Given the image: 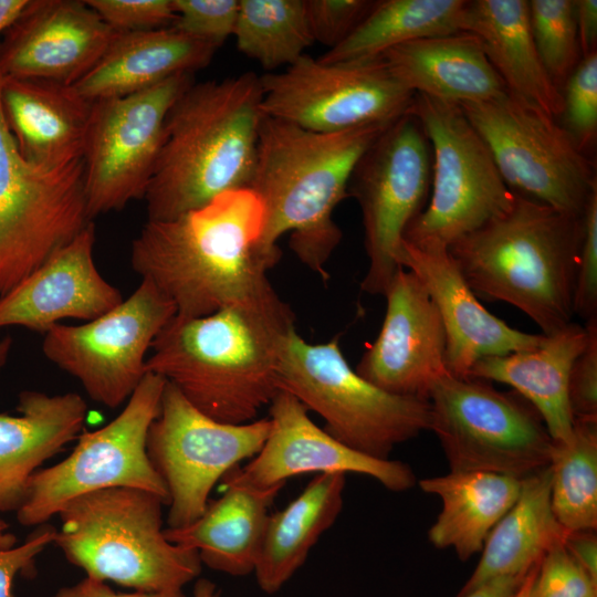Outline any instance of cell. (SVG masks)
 I'll use <instances>...</instances> for the list:
<instances>
[{
	"instance_id": "277c9868",
	"label": "cell",
	"mask_w": 597,
	"mask_h": 597,
	"mask_svg": "<svg viewBox=\"0 0 597 597\" xmlns=\"http://www.w3.org/2000/svg\"><path fill=\"white\" fill-rule=\"evenodd\" d=\"M260 76L191 83L175 101L146 189L150 221L176 219L218 196L249 189L263 119Z\"/></svg>"
},
{
	"instance_id": "836d02e7",
	"label": "cell",
	"mask_w": 597,
	"mask_h": 597,
	"mask_svg": "<svg viewBox=\"0 0 597 597\" xmlns=\"http://www.w3.org/2000/svg\"><path fill=\"white\" fill-rule=\"evenodd\" d=\"M551 504L566 532L597 528V418H575L572 436L551 450Z\"/></svg>"
},
{
	"instance_id": "f546056e",
	"label": "cell",
	"mask_w": 597,
	"mask_h": 597,
	"mask_svg": "<svg viewBox=\"0 0 597 597\" xmlns=\"http://www.w3.org/2000/svg\"><path fill=\"white\" fill-rule=\"evenodd\" d=\"M566 534L553 513L547 465L521 479L517 500L489 534L475 569L457 597L498 578L525 576Z\"/></svg>"
},
{
	"instance_id": "e575fe53",
	"label": "cell",
	"mask_w": 597,
	"mask_h": 597,
	"mask_svg": "<svg viewBox=\"0 0 597 597\" xmlns=\"http://www.w3.org/2000/svg\"><path fill=\"white\" fill-rule=\"evenodd\" d=\"M233 36L238 51L265 70L292 65L314 42L304 0H239Z\"/></svg>"
},
{
	"instance_id": "cb8c5ba5",
	"label": "cell",
	"mask_w": 597,
	"mask_h": 597,
	"mask_svg": "<svg viewBox=\"0 0 597 597\" xmlns=\"http://www.w3.org/2000/svg\"><path fill=\"white\" fill-rule=\"evenodd\" d=\"M94 102L72 85L2 77V112L24 158L57 168L83 158Z\"/></svg>"
},
{
	"instance_id": "ac0fdd59",
	"label": "cell",
	"mask_w": 597,
	"mask_h": 597,
	"mask_svg": "<svg viewBox=\"0 0 597 597\" xmlns=\"http://www.w3.org/2000/svg\"><path fill=\"white\" fill-rule=\"evenodd\" d=\"M383 296L381 328L355 370L388 392L428 399L434 383L449 373L438 310L417 276L405 268L396 272Z\"/></svg>"
},
{
	"instance_id": "60d3db41",
	"label": "cell",
	"mask_w": 597,
	"mask_h": 597,
	"mask_svg": "<svg viewBox=\"0 0 597 597\" xmlns=\"http://www.w3.org/2000/svg\"><path fill=\"white\" fill-rule=\"evenodd\" d=\"M310 32L314 42L329 48L341 44L360 23L375 1L304 0Z\"/></svg>"
},
{
	"instance_id": "c3c4849f",
	"label": "cell",
	"mask_w": 597,
	"mask_h": 597,
	"mask_svg": "<svg viewBox=\"0 0 597 597\" xmlns=\"http://www.w3.org/2000/svg\"><path fill=\"white\" fill-rule=\"evenodd\" d=\"M525 576L502 577L491 580L463 597H512Z\"/></svg>"
},
{
	"instance_id": "d4e9b609",
	"label": "cell",
	"mask_w": 597,
	"mask_h": 597,
	"mask_svg": "<svg viewBox=\"0 0 597 597\" xmlns=\"http://www.w3.org/2000/svg\"><path fill=\"white\" fill-rule=\"evenodd\" d=\"M17 411L0 413V512H17L39 467L78 437L87 406L76 392L23 390Z\"/></svg>"
},
{
	"instance_id": "681fc988",
	"label": "cell",
	"mask_w": 597,
	"mask_h": 597,
	"mask_svg": "<svg viewBox=\"0 0 597 597\" xmlns=\"http://www.w3.org/2000/svg\"><path fill=\"white\" fill-rule=\"evenodd\" d=\"M29 3V0H0V32L11 27Z\"/></svg>"
},
{
	"instance_id": "816d5d0a",
	"label": "cell",
	"mask_w": 597,
	"mask_h": 597,
	"mask_svg": "<svg viewBox=\"0 0 597 597\" xmlns=\"http://www.w3.org/2000/svg\"><path fill=\"white\" fill-rule=\"evenodd\" d=\"M538 565V564H537ZM537 565L534 566L527 575L524 577L522 584L512 597H530V589L537 569Z\"/></svg>"
},
{
	"instance_id": "30bf717a",
	"label": "cell",
	"mask_w": 597,
	"mask_h": 597,
	"mask_svg": "<svg viewBox=\"0 0 597 597\" xmlns=\"http://www.w3.org/2000/svg\"><path fill=\"white\" fill-rule=\"evenodd\" d=\"M0 296L74 239L91 220L83 158L48 168L22 156L1 106Z\"/></svg>"
},
{
	"instance_id": "7a4b0ae2",
	"label": "cell",
	"mask_w": 597,
	"mask_h": 597,
	"mask_svg": "<svg viewBox=\"0 0 597 597\" xmlns=\"http://www.w3.org/2000/svg\"><path fill=\"white\" fill-rule=\"evenodd\" d=\"M263 222L253 191H228L176 219L147 220L130 264L175 304L176 315L207 316L273 287L274 264L260 250Z\"/></svg>"
},
{
	"instance_id": "4dcf8cb0",
	"label": "cell",
	"mask_w": 597,
	"mask_h": 597,
	"mask_svg": "<svg viewBox=\"0 0 597 597\" xmlns=\"http://www.w3.org/2000/svg\"><path fill=\"white\" fill-rule=\"evenodd\" d=\"M420 489L441 500V511L428 532L437 548H453L462 561L481 552L485 540L513 506L521 479L482 471L453 472L422 479Z\"/></svg>"
},
{
	"instance_id": "5b68a950",
	"label": "cell",
	"mask_w": 597,
	"mask_h": 597,
	"mask_svg": "<svg viewBox=\"0 0 597 597\" xmlns=\"http://www.w3.org/2000/svg\"><path fill=\"white\" fill-rule=\"evenodd\" d=\"M582 217L514 193L511 208L448 248L476 296L511 304L543 335L574 316Z\"/></svg>"
},
{
	"instance_id": "83f0119b",
	"label": "cell",
	"mask_w": 597,
	"mask_h": 597,
	"mask_svg": "<svg viewBox=\"0 0 597 597\" xmlns=\"http://www.w3.org/2000/svg\"><path fill=\"white\" fill-rule=\"evenodd\" d=\"M589 335V323L583 326L572 322L545 335L544 342L533 349L478 360L468 377L513 387L535 408L551 438L565 441L574 427L568 401L569 374Z\"/></svg>"
},
{
	"instance_id": "9a60e30c",
	"label": "cell",
	"mask_w": 597,
	"mask_h": 597,
	"mask_svg": "<svg viewBox=\"0 0 597 597\" xmlns=\"http://www.w3.org/2000/svg\"><path fill=\"white\" fill-rule=\"evenodd\" d=\"M260 82L265 116L316 133L391 123L410 112L415 98L381 56L328 63L304 54Z\"/></svg>"
},
{
	"instance_id": "8d00e7d4",
	"label": "cell",
	"mask_w": 597,
	"mask_h": 597,
	"mask_svg": "<svg viewBox=\"0 0 597 597\" xmlns=\"http://www.w3.org/2000/svg\"><path fill=\"white\" fill-rule=\"evenodd\" d=\"M562 127L587 155L597 136V52L582 57L562 88Z\"/></svg>"
},
{
	"instance_id": "52a82bcc",
	"label": "cell",
	"mask_w": 597,
	"mask_h": 597,
	"mask_svg": "<svg viewBox=\"0 0 597 597\" xmlns=\"http://www.w3.org/2000/svg\"><path fill=\"white\" fill-rule=\"evenodd\" d=\"M276 385L318 413L333 438L377 459H389L397 444L431 429L429 400L388 392L359 376L338 336L312 344L293 329L281 352Z\"/></svg>"
},
{
	"instance_id": "f5cc1de1",
	"label": "cell",
	"mask_w": 597,
	"mask_h": 597,
	"mask_svg": "<svg viewBox=\"0 0 597 597\" xmlns=\"http://www.w3.org/2000/svg\"><path fill=\"white\" fill-rule=\"evenodd\" d=\"M12 345L13 341L10 336L0 339V373L8 362Z\"/></svg>"
},
{
	"instance_id": "9c48e42d",
	"label": "cell",
	"mask_w": 597,
	"mask_h": 597,
	"mask_svg": "<svg viewBox=\"0 0 597 597\" xmlns=\"http://www.w3.org/2000/svg\"><path fill=\"white\" fill-rule=\"evenodd\" d=\"M428 400L450 471L523 479L549 464L553 439L535 408L490 381L443 375Z\"/></svg>"
},
{
	"instance_id": "ab89813d",
	"label": "cell",
	"mask_w": 597,
	"mask_h": 597,
	"mask_svg": "<svg viewBox=\"0 0 597 597\" xmlns=\"http://www.w3.org/2000/svg\"><path fill=\"white\" fill-rule=\"evenodd\" d=\"M574 315L585 323L597 320V188L582 214V238L575 271Z\"/></svg>"
},
{
	"instance_id": "4316f807",
	"label": "cell",
	"mask_w": 597,
	"mask_h": 597,
	"mask_svg": "<svg viewBox=\"0 0 597 597\" xmlns=\"http://www.w3.org/2000/svg\"><path fill=\"white\" fill-rule=\"evenodd\" d=\"M380 56L413 94L461 104L488 101L507 91L479 39L469 32L416 39Z\"/></svg>"
},
{
	"instance_id": "d590c367",
	"label": "cell",
	"mask_w": 597,
	"mask_h": 597,
	"mask_svg": "<svg viewBox=\"0 0 597 597\" xmlns=\"http://www.w3.org/2000/svg\"><path fill=\"white\" fill-rule=\"evenodd\" d=\"M528 15L541 61L554 84L562 88L579 61L574 0H531Z\"/></svg>"
},
{
	"instance_id": "8fae6325",
	"label": "cell",
	"mask_w": 597,
	"mask_h": 597,
	"mask_svg": "<svg viewBox=\"0 0 597 597\" xmlns=\"http://www.w3.org/2000/svg\"><path fill=\"white\" fill-rule=\"evenodd\" d=\"M459 106L514 193L582 217L597 188L595 165L555 118L507 91Z\"/></svg>"
},
{
	"instance_id": "7dc6e473",
	"label": "cell",
	"mask_w": 597,
	"mask_h": 597,
	"mask_svg": "<svg viewBox=\"0 0 597 597\" xmlns=\"http://www.w3.org/2000/svg\"><path fill=\"white\" fill-rule=\"evenodd\" d=\"M594 532H567L564 545L579 565L597 582V537Z\"/></svg>"
},
{
	"instance_id": "b9f144b4",
	"label": "cell",
	"mask_w": 597,
	"mask_h": 597,
	"mask_svg": "<svg viewBox=\"0 0 597 597\" xmlns=\"http://www.w3.org/2000/svg\"><path fill=\"white\" fill-rule=\"evenodd\" d=\"M117 32L167 28L176 19L171 0H86Z\"/></svg>"
},
{
	"instance_id": "4fadbf2b",
	"label": "cell",
	"mask_w": 597,
	"mask_h": 597,
	"mask_svg": "<svg viewBox=\"0 0 597 597\" xmlns=\"http://www.w3.org/2000/svg\"><path fill=\"white\" fill-rule=\"evenodd\" d=\"M432 153L419 119L409 112L390 123L357 161L348 196L358 202L368 258L362 291L384 295L396 272L406 229L425 209Z\"/></svg>"
},
{
	"instance_id": "ba28073f",
	"label": "cell",
	"mask_w": 597,
	"mask_h": 597,
	"mask_svg": "<svg viewBox=\"0 0 597 597\" xmlns=\"http://www.w3.org/2000/svg\"><path fill=\"white\" fill-rule=\"evenodd\" d=\"M410 112L431 146L430 198L404 240L449 248L507 211L514 192L459 104L415 94Z\"/></svg>"
},
{
	"instance_id": "8992f818",
	"label": "cell",
	"mask_w": 597,
	"mask_h": 597,
	"mask_svg": "<svg viewBox=\"0 0 597 597\" xmlns=\"http://www.w3.org/2000/svg\"><path fill=\"white\" fill-rule=\"evenodd\" d=\"M157 494L112 488L80 495L59 512L54 543L65 558L96 580L135 591L182 589L201 572L198 552L170 543Z\"/></svg>"
},
{
	"instance_id": "d6a6232c",
	"label": "cell",
	"mask_w": 597,
	"mask_h": 597,
	"mask_svg": "<svg viewBox=\"0 0 597 597\" xmlns=\"http://www.w3.org/2000/svg\"><path fill=\"white\" fill-rule=\"evenodd\" d=\"M467 0H380L323 62L366 60L405 42L461 31Z\"/></svg>"
},
{
	"instance_id": "2e32d148",
	"label": "cell",
	"mask_w": 597,
	"mask_h": 597,
	"mask_svg": "<svg viewBox=\"0 0 597 597\" xmlns=\"http://www.w3.org/2000/svg\"><path fill=\"white\" fill-rule=\"evenodd\" d=\"M175 304L149 280L117 306L82 325L56 324L44 333V356L76 378L94 401L115 409L146 375V354L176 315Z\"/></svg>"
},
{
	"instance_id": "74e56055",
	"label": "cell",
	"mask_w": 597,
	"mask_h": 597,
	"mask_svg": "<svg viewBox=\"0 0 597 597\" xmlns=\"http://www.w3.org/2000/svg\"><path fill=\"white\" fill-rule=\"evenodd\" d=\"M530 597H597V582L573 557L563 541L540 561Z\"/></svg>"
},
{
	"instance_id": "f6af8a7d",
	"label": "cell",
	"mask_w": 597,
	"mask_h": 597,
	"mask_svg": "<svg viewBox=\"0 0 597 597\" xmlns=\"http://www.w3.org/2000/svg\"><path fill=\"white\" fill-rule=\"evenodd\" d=\"M52 597H186L182 589L160 593H117L105 582L85 577L75 585L59 589Z\"/></svg>"
},
{
	"instance_id": "ee69618b",
	"label": "cell",
	"mask_w": 597,
	"mask_h": 597,
	"mask_svg": "<svg viewBox=\"0 0 597 597\" xmlns=\"http://www.w3.org/2000/svg\"><path fill=\"white\" fill-rule=\"evenodd\" d=\"M56 531L54 526L43 525L23 544L7 548L0 547V597H14V577L20 572L30 569L35 557L49 544L54 543Z\"/></svg>"
},
{
	"instance_id": "5bb4252c",
	"label": "cell",
	"mask_w": 597,
	"mask_h": 597,
	"mask_svg": "<svg viewBox=\"0 0 597 597\" xmlns=\"http://www.w3.org/2000/svg\"><path fill=\"white\" fill-rule=\"evenodd\" d=\"M270 428L269 418L241 425L214 420L166 381L146 449L168 492V527L196 521L205 512L214 484L262 449Z\"/></svg>"
},
{
	"instance_id": "f1b7e54d",
	"label": "cell",
	"mask_w": 597,
	"mask_h": 597,
	"mask_svg": "<svg viewBox=\"0 0 597 597\" xmlns=\"http://www.w3.org/2000/svg\"><path fill=\"white\" fill-rule=\"evenodd\" d=\"M461 31L475 35L509 93L557 119L563 97L532 35L528 1L467 0Z\"/></svg>"
},
{
	"instance_id": "d6986e66",
	"label": "cell",
	"mask_w": 597,
	"mask_h": 597,
	"mask_svg": "<svg viewBox=\"0 0 597 597\" xmlns=\"http://www.w3.org/2000/svg\"><path fill=\"white\" fill-rule=\"evenodd\" d=\"M0 48L2 77L73 85L100 61L119 32L85 1H30Z\"/></svg>"
},
{
	"instance_id": "f35d334b",
	"label": "cell",
	"mask_w": 597,
	"mask_h": 597,
	"mask_svg": "<svg viewBox=\"0 0 597 597\" xmlns=\"http://www.w3.org/2000/svg\"><path fill=\"white\" fill-rule=\"evenodd\" d=\"M176 19L171 27L220 48L233 35L239 0H171Z\"/></svg>"
},
{
	"instance_id": "484cf974",
	"label": "cell",
	"mask_w": 597,
	"mask_h": 597,
	"mask_svg": "<svg viewBox=\"0 0 597 597\" xmlns=\"http://www.w3.org/2000/svg\"><path fill=\"white\" fill-rule=\"evenodd\" d=\"M219 48L174 27L119 32L100 61L72 86L85 100L122 97L206 67Z\"/></svg>"
},
{
	"instance_id": "db71d44e",
	"label": "cell",
	"mask_w": 597,
	"mask_h": 597,
	"mask_svg": "<svg viewBox=\"0 0 597 597\" xmlns=\"http://www.w3.org/2000/svg\"><path fill=\"white\" fill-rule=\"evenodd\" d=\"M8 526L0 520V547L7 548L14 546L17 540L15 536L9 533Z\"/></svg>"
},
{
	"instance_id": "1f68e13d",
	"label": "cell",
	"mask_w": 597,
	"mask_h": 597,
	"mask_svg": "<svg viewBox=\"0 0 597 597\" xmlns=\"http://www.w3.org/2000/svg\"><path fill=\"white\" fill-rule=\"evenodd\" d=\"M346 474L322 473L284 509L270 514L254 567L259 587L277 593L304 564L343 507Z\"/></svg>"
},
{
	"instance_id": "7c38bea8",
	"label": "cell",
	"mask_w": 597,
	"mask_h": 597,
	"mask_svg": "<svg viewBox=\"0 0 597 597\" xmlns=\"http://www.w3.org/2000/svg\"><path fill=\"white\" fill-rule=\"evenodd\" d=\"M166 380L147 371L119 415L106 426L85 431L63 461L38 470L17 510L18 522L42 525L71 500L112 488L153 492L168 505V492L147 454L150 425L160 410Z\"/></svg>"
},
{
	"instance_id": "6da1fadb",
	"label": "cell",
	"mask_w": 597,
	"mask_h": 597,
	"mask_svg": "<svg viewBox=\"0 0 597 597\" xmlns=\"http://www.w3.org/2000/svg\"><path fill=\"white\" fill-rule=\"evenodd\" d=\"M294 323L273 287L207 316L175 315L153 342L146 370L210 418L247 423L279 392L280 356Z\"/></svg>"
},
{
	"instance_id": "44dd1931",
	"label": "cell",
	"mask_w": 597,
	"mask_h": 597,
	"mask_svg": "<svg viewBox=\"0 0 597 597\" xmlns=\"http://www.w3.org/2000/svg\"><path fill=\"white\" fill-rule=\"evenodd\" d=\"M398 262L417 276L438 310L446 334L449 374L468 377L473 365L484 357L533 349L544 342L545 335L515 329L490 313L464 280L448 248L402 240Z\"/></svg>"
},
{
	"instance_id": "f907efd6",
	"label": "cell",
	"mask_w": 597,
	"mask_h": 597,
	"mask_svg": "<svg viewBox=\"0 0 597 597\" xmlns=\"http://www.w3.org/2000/svg\"><path fill=\"white\" fill-rule=\"evenodd\" d=\"M192 597H221V593L214 583L200 578L193 586Z\"/></svg>"
},
{
	"instance_id": "603a6c76",
	"label": "cell",
	"mask_w": 597,
	"mask_h": 597,
	"mask_svg": "<svg viewBox=\"0 0 597 597\" xmlns=\"http://www.w3.org/2000/svg\"><path fill=\"white\" fill-rule=\"evenodd\" d=\"M239 468L223 475L222 495L209 501L196 521L164 530L170 543L197 551L201 564L231 576L254 572L269 509L284 486H254L241 478Z\"/></svg>"
},
{
	"instance_id": "7402d4cb",
	"label": "cell",
	"mask_w": 597,
	"mask_h": 597,
	"mask_svg": "<svg viewBox=\"0 0 597 597\" xmlns=\"http://www.w3.org/2000/svg\"><path fill=\"white\" fill-rule=\"evenodd\" d=\"M95 226L90 222L39 269L0 296V328L45 333L65 318L92 321L117 306L121 291L94 261Z\"/></svg>"
},
{
	"instance_id": "3957f363",
	"label": "cell",
	"mask_w": 597,
	"mask_h": 597,
	"mask_svg": "<svg viewBox=\"0 0 597 597\" xmlns=\"http://www.w3.org/2000/svg\"><path fill=\"white\" fill-rule=\"evenodd\" d=\"M389 124L316 133L263 116L249 189L263 207L260 250L270 262H279L277 241L290 232L297 259L329 279L326 264L343 238L334 209L348 196L357 161Z\"/></svg>"
},
{
	"instance_id": "bcb514c9",
	"label": "cell",
	"mask_w": 597,
	"mask_h": 597,
	"mask_svg": "<svg viewBox=\"0 0 597 597\" xmlns=\"http://www.w3.org/2000/svg\"><path fill=\"white\" fill-rule=\"evenodd\" d=\"M582 57L597 52V1L574 0Z\"/></svg>"
},
{
	"instance_id": "7bdbcfd3",
	"label": "cell",
	"mask_w": 597,
	"mask_h": 597,
	"mask_svg": "<svg viewBox=\"0 0 597 597\" xmlns=\"http://www.w3.org/2000/svg\"><path fill=\"white\" fill-rule=\"evenodd\" d=\"M590 335L575 359L568 380V401L575 418H597V320L587 322Z\"/></svg>"
},
{
	"instance_id": "e0dca14e",
	"label": "cell",
	"mask_w": 597,
	"mask_h": 597,
	"mask_svg": "<svg viewBox=\"0 0 597 597\" xmlns=\"http://www.w3.org/2000/svg\"><path fill=\"white\" fill-rule=\"evenodd\" d=\"M192 82V74H178L130 95L94 102L83 150L91 220L144 199L166 116Z\"/></svg>"
},
{
	"instance_id": "ffe728a7",
	"label": "cell",
	"mask_w": 597,
	"mask_h": 597,
	"mask_svg": "<svg viewBox=\"0 0 597 597\" xmlns=\"http://www.w3.org/2000/svg\"><path fill=\"white\" fill-rule=\"evenodd\" d=\"M271 428L262 449L243 467L241 478L260 488L285 484L304 473H359L394 492L409 490L416 475L397 460L377 459L339 442L317 427L307 409L291 394L279 390L270 404Z\"/></svg>"
}]
</instances>
